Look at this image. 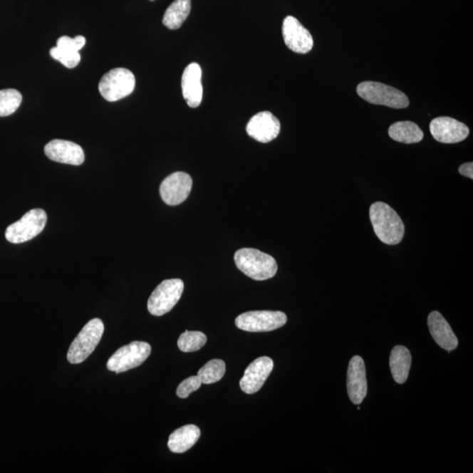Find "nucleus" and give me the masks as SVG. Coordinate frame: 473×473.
I'll return each instance as SVG.
<instances>
[{
	"label": "nucleus",
	"instance_id": "f3484780",
	"mask_svg": "<svg viewBox=\"0 0 473 473\" xmlns=\"http://www.w3.org/2000/svg\"><path fill=\"white\" fill-rule=\"evenodd\" d=\"M202 68L197 63H190L183 71L182 78V96L187 105L197 108L203 100V85H202Z\"/></svg>",
	"mask_w": 473,
	"mask_h": 473
},
{
	"label": "nucleus",
	"instance_id": "9b49d317",
	"mask_svg": "<svg viewBox=\"0 0 473 473\" xmlns=\"http://www.w3.org/2000/svg\"><path fill=\"white\" fill-rule=\"evenodd\" d=\"M282 36L286 46L298 54H307L314 46V40L310 31L293 16L284 19L282 24Z\"/></svg>",
	"mask_w": 473,
	"mask_h": 473
},
{
	"label": "nucleus",
	"instance_id": "aec40b11",
	"mask_svg": "<svg viewBox=\"0 0 473 473\" xmlns=\"http://www.w3.org/2000/svg\"><path fill=\"white\" fill-rule=\"evenodd\" d=\"M412 357L409 349L405 346L396 345L390 355V369L393 378L396 383H406L411 368Z\"/></svg>",
	"mask_w": 473,
	"mask_h": 473
},
{
	"label": "nucleus",
	"instance_id": "20e7f679",
	"mask_svg": "<svg viewBox=\"0 0 473 473\" xmlns=\"http://www.w3.org/2000/svg\"><path fill=\"white\" fill-rule=\"evenodd\" d=\"M104 331L105 326L101 319L90 320L72 342L67 355L68 362L80 364L89 358L100 342Z\"/></svg>",
	"mask_w": 473,
	"mask_h": 473
},
{
	"label": "nucleus",
	"instance_id": "6ab92c4d",
	"mask_svg": "<svg viewBox=\"0 0 473 473\" xmlns=\"http://www.w3.org/2000/svg\"><path fill=\"white\" fill-rule=\"evenodd\" d=\"M201 436L197 426L189 425L181 427L170 435L167 446L174 453H183L192 449Z\"/></svg>",
	"mask_w": 473,
	"mask_h": 473
},
{
	"label": "nucleus",
	"instance_id": "39448f33",
	"mask_svg": "<svg viewBox=\"0 0 473 473\" xmlns=\"http://www.w3.org/2000/svg\"><path fill=\"white\" fill-rule=\"evenodd\" d=\"M135 76L125 68L110 71L100 80L99 93L109 102H116L129 96L135 88Z\"/></svg>",
	"mask_w": 473,
	"mask_h": 473
},
{
	"label": "nucleus",
	"instance_id": "5701e85b",
	"mask_svg": "<svg viewBox=\"0 0 473 473\" xmlns=\"http://www.w3.org/2000/svg\"><path fill=\"white\" fill-rule=\"evenodd\" d=\"M226 373V363L222 360H212L199 370L197 376L204 384H213L219 381Z\"/></svg>",
	"mask_w": 473,
	"mask_h": 473
},
{
	"label": "nucleus",
	"instance_id": "bb28decb",
	"mask_svg": "<svg viewBox=\"0 0 473 473\" xmlns=\"http://www.w3.org/2000/svg\"><path fill=\"white\" fill-rule=\"evenodd\" d=\"M86 39L82 36H78L75 38L68 36H63L59 38L56 43V47L64 51L79 52L85 47Z\"/></svg>",
	"mask_w": 473,
	"mask_h": 473
},
{
	"label": "nucleus",
	"instance_id": "a211bd4d",
	"mask_svg": "<svg viewBox=\"0 0 473 473\" xmlns=\"http://www.w3.org/2000/svg\"><path fill=\"white\" fill-rule=\"evenodd\" d=\"M428 326L431 336L442 349L452 352L459 345V341L452 327L440 312H431L428 318Z\"/></svg>",
	"mask_w": 473,
	"mask_h": 473
},
{
	"label": "nucleus",
	"instance_id": "0eeeda50",
	"mask_svg": "<svg viewBox=\"0 0 473 473\" xmlns=\"http://www.w3.org/2000/svg\"><path fill=\"white\" fill-rule=\"evenodd\" d=\"M184 284L180 279L165 280L157 286L147 301L150 314L162 316L172 310L181 299Z\"/></svg>",
	"mask_w": 473,
	"mask_h": 473
},
{
	"label": "nucleus",
	"instance_id": "4be33fe9",
	"mask_svg": "<svg viewBox=\"0 0 473 473\" xmlns=\"http://www.w3.org/2000/svg\"><path fill=\"white\" fill-rule=\"evenodd\" d=\"M192 10V0H175L164 14L162 23L171 30L180 28Z\"/></svg>",
	"mask_w": 473,
	"mask_h": 473
},
{
	"label": "nucleus",
	"instance_id": "7ed1b4c3",
	"mask_svg": "<svg viewBox=\"0 0 473 473\" xmlns=\"http://www.w3.org/2000/svg\"><path fill=\"white\" fill-rule=\"evenodd\" d=\"M358 96L370 104L404 109L410 105L409 98L402 91L384 83L366 81L357 87Z\"/></svg>",
	"mask_w": 473,
	"mask_h": 473
},
{
	"label": "nucleus",
	"instance_id": "423d86ee",
	"mask_svg": "<svg viewBox=\"0 0 473 473\" xmlns=\"http://www.w3.org/2000/svg\"><path fill=\"white\" fill-rule=\"evenodd\" d=\"M47 220V214L43 209H31L17 222L7 227L6 239L13 244L29 241L44 230Z\"/></svg>",
	"mask_w": 473,
	"mask_h": 473
},
{
	"label": "nucleus",
	"instance_id": "f8f14e48",
	"mask_svg": "<svg viewBox=\"0 0 473 473\" xmlns=\"http://www.w3.org/2000/svg\"><path fill=\"white\" fill-rule=\"evenodd\" d=\"M430 130L435 140L445 144L461 142L470 133L467 125L449 117L435 118L431 121Z\"/></svg>",
	"mask_w": 473,
	"mask_h": 473
},
{
	"label": "nucleus",
	"instance_id": "f03ea898",
	"mask_svg": "<svg viewBox=\"0 0 473 473\" xmlns=\"http://www.w3.org/2000/svg\"><path fill=\"white\" fill-rule=\"evenodd\" d=\"M234 261L246 276L255 281H266L276 276L278 265L271 255L253 248H243L236 251Z\"/></svg>",
	"mask_w": 473,
	"mask_h": 473
},
{
	"label": "nucleus",
	"instance_id": "412c9836",
	"mask_svg": "<svg viewBox=\"0 0 473 473\" xmlns=\"http://www.w3.org/2000/svg\"><path fill=\"white\" fill-rule=\"evenodd\" d=\"M390 138L405 144L418 143L423 139V132L414 122L400 121L388 129Z\"/></svg>",
	"mask_w": 473,
	"mask_h": 473
},
{
	"label": "nucleus",
	"instance_id": "dca6fc26",
	"mask_svg": "<svg viewBox=\"0 0 473 473\" xmlns=\"http://www.w3.org/2000/svg\"><path fill=\"white\" fill-rule=\"evenodd\" d=\"M347 391L350 400L356 405H360L368 394L365 362L360 356H354L350 361L347 372Z\"/></svg>",
	"mask_w": 473,
	"mask_h": 473
},
{
	"label": "nucleus",
	"instance_id": "4468645a",
	"mask_svg": "<svg viewBox=\"0 0 473 473\" xmlns=\"http://www.w3.org/2000/svg\"><path fill=\"white\" fill-rule=\"evenodd\" d=\"M280 132V121L270 112L257 113L246 125L247 135L261 143H269L276 139Z\"/></svg>",
	"mask_w": 473,
	"mask_h": 473
},
{
	"label": "nucleus",
	"instance_id": "cd10ccee",
	"mask_svg": "<svg viewBox=\"0 0 473 473\" xmlns=\"http://www.w3.org/2000/svg\"><path fill=\"white\" fill-rule=\"evenodd\" d=\"M202 385V381L199 377L192 376L187 378L182 383L179 385L177 390L178 397L185 399L192 394V393L197 391L199 389Z\"/></svg>",
	"mask_w": 473,
	"mask_h": 473
},
{
	"label": "nucleus",
	"instance_id": "f257e3e1",
	"mask_svg": "<svg viewBox=\"0 0 473 473\" xmlns=\"http://www.w3.org/2000/svg\"><path fill=\"white\" fill-rule=\"evenodd\" d=\"M370 219L373 230L381 242L398 245L405 234V226L398 213L383 202H376L370 207Z\"/></svg>",
	"mask_w": 473,
	"mask_h": 473
},
{
	"label": "nucleus",
	"instance_id": "1a4fd4ad",
	"mask_svg": "<svg viewBox=\"0 0 473 473\" xmlns=\"http://www.w3.org/2000/svg\"><path fill=\"white\" fill-rule=\"evenodd\" d=\"M151 345L146 342L135 341L121 347L109 358L110 371L120 373L142 365L151 354Z\"/></svg>",
	"mask_w": 473,
	"mask_h": 473
},
{
	"label": "nucleus",
	"instance_id": "ddd939ff",
	"mask_svg": "<svg viewBox=\"0 0 473 473\" xmlns=\"http://www.w3.org/2000/svg\"><path fill=\"white\" fill-rule=\"evenodd\" d=\"M274 369V361L269 357L256 358L248 365L239 386L244 393L253 395L259 391Z\"/></svg>",
	"mask_w": 473,
	"mask_h": 473
},
{
	"label": "nucleus",
	"instance_id": "c756f323",
	"mask_svg": "<svg viewBox=\"0 0 473 473\" xmlns=\"http://www.w3.org/2000/svg\"><path fill=\"white\" fill-rule=\"evenodd\" d=\"M150 1H155V0H150Z\"/></svg>",
	"mask_w": 473,
	"mask_h": 473
},
{
	"label": "nucleus",
	"instance_id": "2eb2a0df",
	"mask_svg": "<svg viewBox=\"0 0 473 473\" xmlns=\"http://www.w3.org/2000/svg\"><path fill=\"white\" fill-rule=\"evenodd\" d=\"M44 152L51 161L70 165H82L85 159L83 148L68 140H51L46 145Z\"/></svg>",
	"mask_w": 473,
	"mask_h": 473
},
{
	"label": "nucleus",
	"instance_id": "a878e982",
	"mask_svg": "<svg viewBox=\"0 0 473 473\" xmlns=\"http://www.w3.org/2000/svg\"><path fill=\"white\" fill-rule=\"evenodd\" d=\"M51 55L53 58L59 61L68 68H73L78 66L80 61H81V56H80L79 52L64 51V49H61L58 47L51 48Z\"/></svg>",
	"mask_w": 473,
	"mask_h": 473
},
{
	"label": "nucleus",
	"instance_id": "9d476101",
	"mask_svg": "<svg viewBox=\"0 0 473 473\" xmlns=\"http://www.w3.org/2000/svg\"><path fill=\"white\" fill-rule=\"evenodd\" d=\"M192 179L184 172H175L164 179L160 187V194L164 203L178 205L189 197L192 189Z\"/></svg>",
	"mask_w": 473,
	"mask_h": 473
},
{
	"label": "nucleus",
	"instance_id": "6e6552de",
	"mask_svg": "<svg viewBox=\"0 0 473 473\" xmlns=\"http://www.w3.org/2000/svg\"><path fill=\"white\" fill-rule=\"evenodd\" d=\"M288 321L287 316L281 311H249L239 315L235 320L239 329L249 333H266L279 329Z\"/></svg>",
	"mask_w": 473,
	"mask_h": 473
},
{
	"label": "nucleus",
	"instance_id": "b1692460",
	"mask_svg": "<svg viewBox=\"0 0 473 473\" xmlns=\"http://www.w3.org/2000/svg\"><path fill=\"white\" fill-rule=\"evenodd\" d=\"M22 102V95L15 89L0 90V117L10 116L16 112Z\"/></svg>",
	"mask_w": 473,
	"mask_h": 473
},
{
	"label": "nucleus",
	"instance_id": "393cba45",
	"mask_svg": "<svg viewBox=\"0 0 473 473\" xmlns=\"http://www.w3.org/2000/svg\"><path fill=\"white\" fill-rule=\"evenodd\" d=\"M207 342V337L201 331H186L178 339L179 349L183 353H193L200 350Z\"/></svg>",
	"mask_w": 473,
	"mask_h": 473
},
{
	"label": "nucleus",
	"instance_id": "c85d7f7f",
	"mask_svg": "<svg viewBox=\"0 0 473 473\" xmlns=\"http://www.w3.org/2000/svg\"><path fill=\"white\" fill-rule=\"evenodd\" d=\"M459 172L465 177L473 179V163L467 162L459 167Z\"/></svg>",
	"mask_w": 473,
	"mask_h": 473
}]
</instances>
